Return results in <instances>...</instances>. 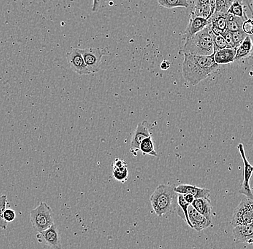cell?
I'll return each instance as SVG.
<instances>
[{
  "label": "cell",
  "instance_id": "6da1fadb",
  "mask_svg": "<svg viewBox=\"0 0 253 249\" xmlns=\"http://www.w3.org/2000/svg\"><path fill=\"white\" fill-rule=\"evenodd\" d=\"M183 76L190 85L195 86L219 69L215 62L214 53L208 56L183 54Z\"/></svg>",
  "mask_w": 253,
  "mask_h": 249
},
{
  "label": "cell",
  "instance_id": "7a4b0ae2",
  "mask_svg": "<svg viewBox=\"0 0 253 249\" xmlns=\"http://www.w3.org/2000/svg\"><path fill=\"white\" fill-rule=\"evenodd\" d=\"M178 193L174 187L167 185H160L156 187L150 198V203L157 216H165L176 211Z\"/></svg>",
  "mask_w": 253,
  "mask_h": 249
},
{
  "label": "cell",
  "instance_id": "3957f363",
  "mask_svg": "<svg viewBox=\"0 0 253 249\" xmlns=\"http://www.w3.org/2000/svg\"><path fill=\"white\" fill-rule=\"evenodd\" d=\"M183 54L208 56L214 53L212 41V32L210 24L202 31L186 40L182 47Z\"/></svg>",
  "mask_w": 253,
  "mask_h": 249
},
{
  "label": "cell",
  "instance_id": "277c9868",
  "mask_svg": "<svg viewBox=\"0 0 253 249\" xmlns=\"http://www.w3.org/2000/svg\"><path fill=\"white\" fill-rule=\"evenodd\" d=\"M30 221L35 231L42 232L54 224V215L51 207L47 203L41 202L30 213Z\"/></svg>",
  "mask_w": 253,
  "mask_h": 249
},
{
  "label": "cell",
  "instance_id": "5b68a950",
  "mask_svg": "<svg viewBox=\"0 0 253 249\" xmlns=\"http://www.w3.org/2000/svg\"><path fill=\"white\" fill-rule=\"evenodd\" d=\"M253 223V199L245 197L234 210L232 219V226Z\"/></svg>",
  "mask_w": 253,
  "mask_h": 249
},
{
  "label": "cell",
  "instance_id": "8992f818",
  "mask_svg": "<svg viewBox=\"0 0 253 249\" xmlns=\"http://www.w3.org/2000/svg\"><path fill=\"white\" fill-rule=\"evenodd\" d=\"M78 50L91 74H95L100 70L102 57L105 54V52L102 49L86 48L84 49H78Z\"/></svg>",
  "mask_w": 253,
  "mask_h": 249
},
{
  "label": "cell",
  "instance_id": "52a82bcc",
  "mask_svg": "<svg viewBox=\"0 0 253 249\" xmlns=\"http://www.w3.org/2000/svg\"><path fill=\"white\" fill-rule=\"evenodd\" d=\"M237 148H238L239 153H240V156L243 159V164H244L243 184H242L241 188L239 190V193L240 194L244 195L245 197L253 199V193L251 186H250V180H251L253 174V166L250 164L249 161L247 159L243 144L240 143L237 146Z\"/></svg>",
  "mask_w": 253,
  "mask_h": 249
},
{
  "label": "cell",
  "instance_id": "ba28073f",
  "mask_svg": "<svg viewBox=\"0 0 253 249\" xmlns=\"http://www.w3.org/2000/svg\"><path fill=\"white\" fill-rule=\"evenodd\" d=\"M67 62L71 69L79 75H88L91 74L78 49H74L70 53H68Z\"/></svg>",
  "mask_w": 253,
  "mask_h": 249
},
{
  "label": "cell",
  "instance_id": "9c48e42d",
  "mask_svg": "<svg viewBox=\"0 0 253 249\" xmlns=\"http://www.w3.org/2000/svg\"><path fill=\"white\" fill-rule=\"evenodd\" d=\"M38 239L40 242H45L47 246L53 249H62L61 239L58 228L53 224L42 232L39 233L37 235Z\"/></svg>",
  "mask_w": 253,
  "mask_h": 249
},
{
  "label": "cell",
  "instance_id": "30bf717a",
  "mask_svg": "<svg viewBox=\"0 0 253 249\" xmlns=\"http://www.w3.org/2000/svg\"><path fill=\"white\" fill-rule=\"evenodd\" d=\"M149 136H151V133L148 127L144 125L143 123H139L131 140L130 151L134 156H137V151L140 150V145L142 141Z\"/></svg>",
  "mask_w": 253,
  "mask_h": 249
},
{
  "label": "cell",
  "instance_id": "8fae6325",
  "mask_svg": "<svg viewBox=\"0 0 253 249\" xmlns=\"http://www.w3.org/2000/svg\"><path fill=\"white\" fill-rule=\"evenodd\" d=\"M234 242L253 244V223L234 227Z\"/></svg>",
  "mask_w": 253,
  "mask_h": 249
},
{
  "label": "cell",
  "instance_id": "7c38bea8",
  "mask_svg": "<svg viewBox=\"0 0 253 249\" xmlns=\"http://www.w3.org/2000/svg\"><path fill=\"white\" fill-rule=\"evenodd\" d=\"M188 216L191 225V228L198 232H200L211 226V222L209 221L205 217L201 215L191 205H189L188 208Z\"/></svg>",
  "mask_w": 253,
  "mask_h": 249
},
{
  "label": "cell",
  "instance_id": "4fadbf2b",
  "mask_svg": "<svg viewBox=\"0 0 253 249\" xmlns=\"http://www.w3.org/2000/svg\"><path fill=\"white\" fill-rule=\"evenodd\" d=\"M208 20L213 34L222 35L227 31V13H213Z\"/></svg>",
  "mask_w": 253,
  "mask_h": 249
},
{
  "label": "cell",
  "instance_id": "5bb4252c",
  "mask_svg": "<svg viewBox=\"0 0 253 249\" xmlns=\"http://www.w3.org/2000/svg\"><path fill=\"white\" fill-rule=\"evenodd\" d=\"M175 193L179 194H191L194 195L195 199L202 198H209L210 195V190L203 187H198L191 185H179L174 187Z\"/></svg>",
  "mask_w": 253,
  "mask_h": 249
},
{
  "label": "cell",
  "instance_id": "9a60e30c",
  "mask_svg": "<svg viewBox=\"0 0 253 249\" xmlns=\"http://www.w3.org/2000/svg\"><path fill=\"white\" fill-rule=\"evenodd\" d=\"M191 206L198 212L205 217L209 221L211 222L212 218V205L209 198H202L195 199Z\"/></svg>",
  "mask_w": 253,
  "mask_h": 249
},
{
  "label": "cell",
  "instance_id": "2e32d148",
  "mask_svg": "<svg viewBox=\"0 0 253 249\" xmlns=\"http://www.w3.org/2000/svg\"><path fill=\"white\" fill-rule=\"evenodd\" d=\"M209 25V20L202 17H190V21L184 33V39H187L198 32L202 31Z\"/></svg>",
  "mask_w": 253,
  "mask_h": 249
},
{
  "label": "cell",
  "instance_id": "e0dca14e",
  "mask_svg": "<svg viewBox=\"0 0 253 249\" xmlns=\"http://www.w3.org/2000/svg\"><path fill=\"white\" fill-rule=\"evenodd\" d=\"M236 49L225 48L214 53L215 62L218 65L229 64L235 62Z\"/></svg>",
  "mask_w": 253,
  "mask_h": 249
},
{
  "label": "cell",
  "instance_id": "ac0fdd59",
  "mask_svg": "<svg viewBox=\"0 0 253 249\" xmlns=\"http://www.w3.org/2000/svg\"><path fill=\"white\" fill-rule=\"evenodd\" d=\"M253 53V41L251 36H248L237 48L235 61H241L251 56Z\"/></svg>",
  "mask_w": 253,
  "mask_h": 249
},
{
  "label": "cell",
  "instance_id": "d6986e66",
  "mask_svg": "<svg viewBox=\"0 0 253 249\" xmlns=\"http://www.w3.org/2000/svg\"><path fill=\"white\" fill-rule=\"evenodd\" d=\"M210 4H195L191 12L190 17H202L208 20L210 17Z\"/></svg>",
  "mask_w": 253,
  "mask_h": 249
},
{
  "label": "cell",
  "instance_id": "ffe728a7",
  "mask_svg": "<svg viewBox=\"0 0 253 249\" xmlns=\"http://www.w3.org/2000/svg\"><path fill=\"white\" fill-rule=\"evenodd\" d=\"M158 4L161 7L171 9L174 8L189 7L188 0H157Z\"/></svg>",
  "mask_w": 253,
  "mask_h": 249
},
{
  "label": "cell",
  "instance_id": "44dd1931",
  "mask_svg": "<svg viewBox=\"0 0 253 249\" xmlns=\"http://www.w3.org/2000/svg\"><path fill=\"white\" fill-rule=\"evenodd\" d=\"M140 150L144 156L148 155V156H157V153L155 150L154 144L151 136L146 138L142 141L140 145Z\"/></svg>",
  "mask_w": 253,
  "mask_h": 249
},
{
  "label": "cell",
  "instance_id": "7402d4cb",
  "mask_svg": "<svg viewBox=\"0 0 253 249\" xmlns=\"http://www.w3.org/2000/svg\"><path fill=\"white\" fill-rule=\"evenodd\" d=\"M244 19L227 13V31L235 32L242 30Z\"/></svg>",
  "mask_w": 253,
  "mask_h": 249
},
{
  "label": "cell",
  "instance_id": "603a6c76",
  "mask_svg": "<svg viewBox=\"0 0 253 249\" xmlns=\"http://www.w3.org/2000/svg\"><path fill=\"white\" fill-rule=\"evenodd\" d=\"M7 196L2 195L0 196V228L6 230L7 228L8 223L4 219V211L7 210Z\"/></svg>",
  "mask_w": 253,
  "mask_h": 249
},
{
  "label": "cell",
  "instance_id": "cb8c5ba5",
  "mask_svg": "<svg viewBox=\"0 0 253 249\" xmlns=\"http://www.w3.org/2000/svg\"><path fill=\"white\" fill-rule=\"evenodd\" d=\"M227 13L231 14V15L236 16V17H241V18L246 20L248 17L245 15L244 9H243V5L239 1H234L231 7H229V10L227 11Z\"/></svg>",
  "mask_w": 253,
  "mask_h": 249
},
{
  "label": "cell",
  "instance_id": "d4e9b609",
  "mask_svg": "<svg viewBox=\"0 0 253 249\" xmlns=\"http://www.w3.org/2000/svg\"><path fill=\"white\" fill-rule=\"evenodd\" d=\"M234 0H216V8L214 13L226 14Z\"/></svg>",
  "mask_w": 253,
  "mask_h": 249
},
{
  "label": "cell",
  "instance_id": "484cf974",
  "mask_svg": "<svg viewBox=\"0 0 253 249\" xmlns=\"http://www.w3.org/2000/svg\"><path fill=\"white\" fill-rule=\"evenodd\" d=\"M212 41L214 53L221 49L227 48V42L221 35H215L212 33Z\"/></svg>",
  "mask_w": 253,
  "mask_h": 249
},
{
  "label": "cell",
  "instance_id": "4316f807",
  "mask_svg": "<svg viewBox=\"0 0 253 249\" xmlns=\"http://www.w3.org/2000/svg\"><path fill=\"white\" fill-rule=\"evenodd\" d=\"M129 176V171H128L127 167L119 168V169H114L113 177L118 182L124 183L128 179Z\"/></svg>",
  "mask_w": 253,
  "mask_h": 249
},
{
  "label": "cell",
  "instance_id": "83f0119b",
  "mask_svg": "<svg viewBox=\"0 0 253 249\" xmlns=\"http://www.w3.org/2000/svg\"><path fill=\"white\" fill-rule=\"evenodd\" d=\"M232 33V39H233L234 44H235V48L239 47L240 44L243 43L245 38L248 36L246 33L243 32V30L237 31L235 32H231Z\"/></svg>",
  "mask_w": 253,
  "mask_h": 249
},
{
  "label": "cell",
  "instance_id": "f1b7e54d",
  "mask_svg": "<svg viewBox=\"0 0 253 249\" xmlns=\"http://www.w3.org/2000/svg\"><path fill=\"white\" fill-rule=\"evenodd\" d=\"M242 30L248 36H252L253 35V19L247 18L243 22Z\"/></svg>",
  "mask_w": 253,
  "mask_h": 249
},
{
  "label": "cell",
  "instance_id": "f546056e",
  "mask_svg": "<svg viewBox=\"0 0 253 249\" xmlns=\"http://www.w3.org/2000/svg\"><path fill=\"white\" fill-rule=\"evenodd\" d=\"M112 0H93L92 11L94 12H99L101 8L107 2H110Z\"/></svg>",
  "mask_w": 253,
  "mask_h": 249
},
{
  "label": "cell",
  "instance_id": "4dcf8cb0",
  "mask_svg": "<svg viewBox=\"0 0 253 249\" xmlns=\"http://www.w3.org/2000/svg\"><path fill=\"white\" fill-rule=\"evenodd\" d=\"M221 36L224 38L226 42H227V48H232V49H236L235 44H234L233 39H232V33L229 31L224 32Z\"/></svg>",
  "mask_w": 253,
  "mask_h": 249
},
{
  "label": "cell",
  "instance_id": "1f68e13d",
  "mask_svg": "<svg viewBox=\"0 0 253 249\" xmlns=\"http://www.w3.org/2000/svg\"><path fill=\"white\" fill-rule=\"evenodd\" d=\"M16 218V213L15 210L11 209H7L4 212V219L7 223L13 222Z\"/></svg>",
  "mask_w": 253,
  "mask_h": 249
},
{
  "label": "cell",
  "instance_id": "d6a6232c",
  "mask_svg": "<svg viewBox=\"0 0 253 249\" xmlns=\"http://www.w3.org/2000/svg\"><path fill=\"white\" fill-rule=\"evenodd\" d=\"M126 166V161L123 159H120V158H116L115 161L112 163V168L114 169H119V168L124 167Z\"/></svg>",
  "mask_w": 253,
  "mask_h": 249
},
{
  "label": "cell",
  "instance_id": "836d02e7",
  "mask_svg": "<svg viewBox=\"0 0 253 249\" xmlns=\"http://www.w3.org/2000/svg\"><path fill=\"white\" fill-rule=\"evenodd\" d=\"M209 4H210V17L214 13L215 8H216V0H209ZM210 17H209V18H210Z\"/></svg>",
  "mask_w": 253,
  "mask_h": 249
},
{
  "label": "cell",
  "instance_id": "e575fe53",
  "mask_svg": "<svg viewBox=\"0 0 253 249\" xmlns=\"http://www.w3.org/2000/svg\"><path fill=\"white\" fill-rule=\"evenodd\" d=\"M183 198H184L185 201L188 204H191V205L194 202V201L195 200V198H194V195L191 194H184L183 195Z\"/></svg>",
  "mask_w": 253,
  "mask_h": 249
},
{
  "label": "cell",
  "instance_id": "d590c367",
  "mask_svg": "<svg viewBox=\"0 0 253 249\" xmlns=\"http://www.w3.org/2000/svg\"><path fill=\"white\" fill-rule=\"evenodd\" d=\"M170 63L169 62V61H162L161 63V66H160V67H161V70H168V69L170 68Z\"/></svg>",
  "mask_w": 253,
  "mask_h": 249
},
{
  "label": "cell",
  "instance_id": "8d00e7d4",
  "mask_svg": "<svg viewBox=\"0 0 253 249\" xmlns=\"http://www.w3.org/2000/svg\"><path fill=\"white\" fill-rule=\"evenodd\" d=\"M209 0H197L195 4H208Z\"/></svg>",
  "mask_w": 253,
  "mask_h": 249
},
{
  "label": "cell",
  "instance_id": "74e56055",
  "mask_svg": "<svg viewBox=\"0 0 253 249\" xmlns=\"http://www.w3.org/2000/svg\"><path fill=\"white\" fill-rule=\"evenodd\" d=\"M49 1H51V0H49Z\"/></svg>",
  "mask_w": 253,
  "mask_h": 249
},
{
  "label": "cell",
  "instance_id": "f35d334b",
  "mask_svg": "<svg viewBox=\"0 0 253 249\" xmlns=\"http://www.w3.org/2000/svg\"></svg>",
  "mask_w": 253,
  "mask_h": 249
}]
</instances>
